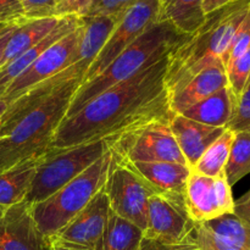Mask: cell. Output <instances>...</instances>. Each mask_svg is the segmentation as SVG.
Returning <instances> with one entry per match:
<instances>
[{
	"label": "cell",
	"mask_w": 250,
	"mask_h": 250,
	"mask_svg": "<svg viewBox=\"0 0 250 250\" xmlns=\"http://www.w3.org/2000/svg\"><path fill=\"white\" fill-rule=\"evenodd\" d=\"M81 21H82V17H61V20L56 24L55 28L48 36L44 37L39 43H37L36 45H33L28 50L24 51L23 54H21L14 61H11L10 63L5 65L4 67L0 68V98H1L6 88L11 84V82L15 78L19 77L27 67H29L39 58V55L43 54L49 46L53 45L54 43H56L62 37L67 36L75 28H77L81 24Z\"/></svg>",
	"instance_id": "obj_19"
},
{
	"label": "cell",
	"mask_w": 250,
	"mask_h": 250,
	"mask_svg": "<svg viewBox=\"0 0 250 250\" xmlns=\"http://www.w3.org/2000/svg\"><path fill=\"white\" fill-rule=\"evenodd\" d=\"M226 128L233 132L250 131V81L241 98L237 100L234 114Z\"/></svg>",
	"instance_id": "obj_31"
},
{
	"label": "cell",
	"mask_w": 250,
	"mask_h": 250,
	"mask_svg": "<svg viewBox=\"0 0 250 250\" xmlns=\"http://www.w3.org/2000/svg\"><path fill=\"white\" fill-rule=\"evenodd\" d=\"M81 34H82V21L77 28L49 46L29 67H27L19 77L15 78L1 95L2 99L10 104L29 88L59 75L73 65Z\"/></svg>",
	"instance_id": "obj_11"
},
{
	"label": "cell",
	"mask_w": 250,
	"mask_h": 250,
	"mask_svg": "<svg viewBox=\"0 0 250 250\" xmlns=\"http://www.w3.org/2000/svg\"><path fill=\"white\" fill-rule=\"evenodd\" d=\"M83 81L84 75H78L61 84L0 138V173L49 150L56 131L66 119L73 95Z\"/></svg>",
	"instance_id": "obj_3"
},
{
	"label": "cell",
	"mask_w": 250,
	"mask_h": 250,
	"mask_svg": "<svg viewBox=\"0 0 250 250\" xmlns=\"http://www.w3.org/2000/svg\"><path fill=\"white\" fill-rule=\"evenodd\" d=\"M109 150L107 138L66 149H49L42 158L24 202H43L92 166Z\"/></svg>",
	"instance_id": "obj_7"
},
{
	"label": "cell",
	"mask_w": 250,
	"mask_h": 250,
	"mask_svg": "<svg viewBox=\"0 0 250 250\" xmlns=\"http://www.w3.org/2000/svg\"><path fill=\"white\" fill-rule=\"evenodd\" d=\"M4 210H5V209H1V208H0V215L2 214V211H4Z\"/></svg>",
	"instance_id": "obj_42"
},
{
	"label": "cell",
	"mask_w": 250,
	"mask_h": 250,
	"mask_svg": "<svg viewBox=\"0 0 250 250\" xmlns=\"http://www.w3.org/2000/svg\"><path fill=\"white\" fill-rule=\"evenodd\" d=\"M50 249H51V248H50Z\"/></svg>",
	"instance_id": "obj_45"
},
{
	"label": "cell",
	"mask_w": 250,
	"mask_h": 250,
	"mask_svg": "<svg viewBox=\"0 0 250 250\" xmlns=\"http://www.w3.org/2000/svg\"><path fill=\"white\" fill-rule=\"evenodd\" d=\"M205 0H171L160 10L159 21H167L186 36L197 32L207 20Z\"/></svg>",
	"instance_id": "obj_24"
},
{
	"label": "cell",
	"mask_w": 250,
	"mask_h": 250,
	"mask_svg": "<svg viewBox=\"0 0 250 250\" xmlns=\"http://www.w3.org/2000/svg\"><path fill=\"white\" fill-rule=\"evenodd\" d=\"M170 127L176 143L190 168L226 129L224 127H212L199 124L180 114L172 115Z\"/></svg>",
	"instance_id": "obj_18"
},
{
	"label": "cell",
	"mask_w": 250,
	"mask_h": 250,
	"mask_svg": "<svg viewBox=\"0 0 250 250\" xmlns=\"http://www.w3.org/2000/svg\"><path fill=\"white\" fill-rule=\"evenodd\" d=\"M104 190L110 210L144 232L149 198L154 193L124 161L117 160L114 155Z\"/></svg>",
	"instance_id": "obj_8"
},
{
	"label": "cell",
	"mask_w": 250,
	"mask_h": 250,
	"mask_svg": "<svg viewBox=\"0 0 250 250\" xmlns=\"http://www.w3.org/2000/svg\"><path fill=\"white\" fill-rule=\"evenodd\" d=\"M94 1L95 0H56L54 16L84 17Z\"/></svg>",
	"instance_id": "obj_32"
},
{
	"label": "cell",
	"mask_w": 250,
	"mask_h": 250,
	"mask_svg": "<svg viewBox=\"0 0 250 250\" xmlns=\"http://www.w3.org/2000/svg\"><path fill=\"white\" fill-rule=\"evenodd\" d=\"M138 250H199V248L192 241L180 244H166L163 243V242L155 241V239H149L144 237L143 241L141 242V246H139Z\"/></svg>",
	"instance_id": "obj_35"
},
{
	"label": "cell",
	"mask_w": 250,
	"mask_h": 250,
	"mask_svg": "<svg viewBox=\"0 0 250 250\" xmlns=\"http://www.w3.org/2000/svg\"><path fill=\"white\" fill-rule=\"evenodd\" d=\"M60 20L61 17H45V19L26 20L20 23L5 46L0 61V68L39 43L44 37L48 36L55 28Z\"/></svg>",
	"instance_id": "obj_22"
},
{
	"label": "cell",
	"mask_w": 250,
	"mask_h": 250,
	"mask_svg": "<svg viewBox=\"0 0 250 250\" xmlns=\"http://www.w3.org/2000/svg\"><path fill=\"white\" fill-rule=\"evenodd\" d=\"M5 26V24H0V28H1V27H4Z\"/></svg>",
	"instance_id": "obj_43"
},
{
	"label": "cell",
	"mask_w": 250,
	"mask_h": 250,
	"mask_svg": "<svg viewBox=\"0 0 250 250\" xmlns=\"http://www.w3.org/2000/svg\"><path fill=\"white\" fill-rule=\"evenodd\" d=\"M120 19L106 16L82 17V34L75 55L76 62L92 63L97 58Z\"/></svg>",
	"instance_id": "obj_23"
},
{
	"label": "cell",
	"mask_w": 250,
	"mask_h": 250,
	"mask_svg": "<svg viewBox=\"0 0 250 250\" xmlns=\"http://www.w3.org/2000/svg\"><path fill=\"white\" fill-rule=\"evenodd\" d=\"M197 224L187 211L183 195L153 194L149 198L144 237L166 244L190 241Z\"/></svg>",
	"instance_id": "obj_10"
},
{
	"label": "cell",
	"mask_w": 250,
	"mask_h": 250,
	"mask_svg": "<svg viewBox=\"0 0 250 250\" xmlns=\"http://www.w3.org/2000/svg\"><path fill=\"white\" fill-rule=\"evenodd\" d=\"M250 173V131L234 132L229 160L225 167L227 182L233 187Z\"/></svg>",
	"instance_id": "obj_27"
},
{
	"label": "cell",
	"mask_w": 250,
	"mask_h": 250,
	"mask_svg": "<svg viewBox=\"0 0 250 250\" xmlns=\"http://www.w3.org/2000/svg\"><path fill=\"white\" fill-rule=\"evenodd\" d=\"M229 88L238 100L250 80V49L226 68Z\"/></svg>",
	"instance_id": "obj_28"
},
{
	"label": "cell",
	"mask_w": 250,
	"mask_h": 250,
	"mask_svg": "<svg viewBox=\"0 0 250 250\" xmlns=\"http://www.w3.org/2000/svg\"><path fill=\"white\" fill-rule=\"evenodd\" d=\"M229 85L226 67L222 61L204 68L190 78L185 85L168 95V104L172 114H182L205 98Z\"/></svg>",
	"instance_id": "obj_17"
},
{
	"label": "cell",
	"mask_w": 250,
	"mask_h": 250,
	"mask_svg": "<svg viewBox=\"0 0 250 250\" xmlns=\"http://www.w3.org/2000/svg\"><path fill=\"white\" fill-rule=\"evenodd\" d=\"M143 229L109 210L98 250H138Z\"/></svg>",
	"instance_id": "obj_25"
},
{
	"label": "cell",
	"mask_w": 250,
	"mask_h": 250,
	"mask_svg": "<svg viewBox=\"0 0 250 250\" xmlns=\"http://www.w3.org/2000/svg\"><path fill=\"white\" fill-rule=\"evenodd\" d=\"M50 248L51 250H88L84 248H80V247L63 243V242L58 241V239L55 238H50Z\"/></svg>",
	"instance_id": "obj_39"
},
{
	"label": "cell",
	"mask_w": 250,
	"mask_h": 250,
	"mask_svg": "<svg viewBox=\"0 0 250 250\" xmlns=\"http://www.w3.org/2000/svg\"><path fill=\"white\" fill-rule=\"evenodd\" d=\"M0 250H51L50 238L38 229L26 202L0 215Z\"/></svg>",
	"instance_id": "obj_13"
},
{
	"label": "cell",
	"mask_w": 250,
	"mask_h": 250,
	"mask_svg": "<svg viewBox=\"0 0 250 250\" xmlns=\"http://www.w3.org/2000/svg\"><path fill=\"white\" fill-rule=\"evenodd\" d=\"M236 104V98L227 85L180 115L207 126L226 128L233 116Z\"/></svg>",
	"instance_id": "obj_21"
},
{
	"label": "cell",
	"mask_w": 250,
	"mask_h": 250,
	"mask_svg": "<svg viewBox=\"0 0 250 250\" xmlns=\"http://www.w3.org/2000/svg\"><path fill=\"white\" fill-rule=\"evenodd\" d=\"M109 210V200L103 188L80 214L51 238L80 248L98 250Z\"/></svg>",
	"instance_id": "obj_14"
},
{
	"label": "cell",
	"mask_w": 250,
	"mask_h": 250,
	"mask_svg": "<svg viewBox=\"0 0 250 250\" xmlns=\"http://www.w3.org/2000/svg\"><path fill=\"white\" fill-rule=\"evenodd\" d=\"M168 62L170 53L85 103L63 120L49 149L110 138L142 120L173 115L165 85Z\"/></svg>",
	"instance_id": "obj_1"
},
{
	"label": "cell",
	"mask_w": 250,
	"mask_h": 250,
	"mask_svg": "<svg viewBox=\"0 0 250 250\" xmlns=\"http://www.w3.org/2000/svg\"><path fill=\"white\" fill-rule=\"evenodd\" d=\"M160 0H138L120 19L109 39L97 58L85 71L83 83L103 72L122 51L128 48L149 27L155 24L160 16Z\"/></svg>",
	"instance_id": "obj_9"
},
{
	"label": "cell",
	"mask_w": 250,
	"mask_h": 250,
	"mask_svg": "<svg viewBox=\"0 0 250 250\" xmlns=\"http://www.w3.org/2000/svg\"><path fill=\"white\" fill-rule=\"evenodd\" d=\"M124 163L153 190L154 194L183 195L188 178L192 175V168L187 164L172 161Z\"/></svg>",
	"instance_id": "obj_16"
},
{
	"label": "cell",
	"mask_w": 250,
	"mask_h": 250,
	"mask_svg": "<svg viewBox=\"0 0 250 250\" xmlns=\"http://www.w3.org/2000/svg\"><path fill=\"white\" fill-rule=\"evenodd\" d=\"M7 106H9V103L5 99H2V98H0V119H1V116L4 115V112L6 111Z\"/></svg>",
	"instance_id": "obj_40"
},
{
	"label": "cell",
	"mask_w": 250,
	"mask_h": 250,
	"mask_svg": "<svg viewBox=\"0 0 250 250\" xmlns=\"http://www.w3.org/2000/svg\"><path fill=\"white\" fill-rule=\"evenodd\" d=\"M19 24H5L4 27L0 28V61H1L2 53H4L7 42L11 38L12 33H14L15 29H16V27L19 26Z\"/></svg>",
	"instance_id": "obj_37"
},
{
	"label": "cell",
	"mask_w": 250,
	"mask_h": 250,
	"mask_svg": "<svg viewBox=\"0 0 250 250\" xmlns=\"http://www.w3.org/2000/svg\"><path fill=\"white\" fill-rule=\"evenodd\" d=\"M187 38L188 36L177 31L170 22L158 21L125 49L100 75L80 85L73 95L66 117L72 116L85 103L104 90L133 77L160 60Z\"/></svg>",
	"instance_id": "obj_4"
},
{
	"label": "cell",
	"mask_w": 250,
	"mask_h": 250,
	"mask_svg": "<svg viewBox=\"0 0 250 250\" xmlns=\"http://www.w3.org/2000/svg\"><path fill=\"white\" fill-rule=\"evenodd\" d=\"M249 9L250 0H238L208 14L203 26L171 50L165 78L168 95L198 72L221 61Z\"/></svg>",
	"instance_id": "obj_2"
},
{
	"label": "cell",
	"mask_w": 250,
	"mask_h": 250,
	"mask_svg": "<svg viewBox=\"0 0 250 250\" xmlns=\"http://www.w3.org/2000/svg\"><path fill=\"white\" fill-rule=\"evenodd\" d=\"M238 0H205L204 1V11L205 14H211V12L216 11V10L221 9V7L226 6V5L236 2Z\"/></svg>",
	"instance_id": "obj_38"
},
{
	"label": "cell",
	"mask_w": 250,
	"mask_h": 250,
	"mask_svg": "<svg viewBox=\"0 0 250 250\" xmlns=\"http://www.w3.org/2000/svg\"><path fill=\"white\" fill-rule=\"evenodd\" d=\"M44 154L26 159L0 173L1 209H7L24 202Z\"/></svg>",
	"instance_id": "obj_20"
},
{
	"label": "cell",
	"mask_w": 250,
	"mask_h": 250,
	"mask_svg": "<svg viewBox=\"0 0 250 250\" xmlns=\"http://www.w3.org/2000/svg\"><path fill=\"white\" fill-rule=\"evenodd\" d=\"M170 1H171V0H160V6H161V9H164V7H165L166 5H167Z\"/></svg>",
	"instance_id": "obj_41"
},
{
	"label": "cell",
	"mask_w": 250,
	"mask_h": 250,
	"mask_svg": "<svg viewBox=\"0 0 250 250\" xmlns=\"http://www.w3.org/2000/svg\"><path fill=\"white\" fill-rule=\"evenodd\" d=\"M233 214L250 226V190L238 200H234Z\"/></svg>",
	"instance_id": "obj_36"
},
{
	"label": "cell",
	"mask_w": 250,
	"mask_h": 250,
	"mask_svg": "<svg viewBox=\"0 0 250 250\" xmlns=\"http://www.w3.org/2000/svg\"><path fill=\"white\" fill-rule=\"evenodd\" d=\"M190 241L199 250H250V226L234 214L197 224Z\"/></svg>",
	"instance_id": "obj_15"
},
{
	"label": "cell",
	"mask_w": 250,
	"mask_h": 250,
	"mask_svg": "<svg viewBox=\"0 0 250 250\" xmlns=\"http://www.w3.org/2000/svg\"><path fill=\"white\" fill-rule=\"evenodd\" d=\"M21 2L24 20L55 17L54 10L56 0H21Z\"/></svg>",
	"instance_id": "obj_33"
},
{
	"label": "cell",
	"mask_w": 250,
	"mask_h": 250,
	"mask_svg": "<svg viewBox=\"0 0 250 250\" xmlns=\"http://www.w3.org/2000/svg\"><path fill=\"white\" fill-rule=\"evenodd\" d=\"M234 138V132L226 128L224 133L203 153L192 167V172L207 177L217 178L225 176V167L229 160V150Z\"/></svg>",
	"instance_id": "obj_26"
},
{
	"label": "cell",
	"mask_w": 250,
	"mask_h": 250,
	"mask_svg": "<svg viewBox=\"0 0 250 250\" xmlns=\"http://www.w3.org/2000/svg\"><path fill=\"white\" fill-rule=\"evenodd\" d=\"M111 161L112 154L109 149L92 166L58 192L43 202L29 205L32 216L44 236L48 238L55 236L92 202L104 188Z\"/></svg>",
	"instance_id": "obj_5"
},
{
	"label": "cell",
	"mask_w": 250,
	"mask_h": 250,
	"mask_svg": "<svg viewBox=\"0 0 250 250\" xmlns=\"http://www.w3.org/2000/svg\"><path fill=\"white\" fill-rule=\"evenodd\" d=\"M137 1L138 0H95L84 17L106 16L121 19Z\"/></svg>",
	"instance_id": "obj_30"
},
{
	"label": "cell",
	"mask_w": 250,
	"mask_h": 250,
	"mask_svg": "<svg viewBox=\"0 0 250 250\" xmlns=\"http://www.w3.org/2000/svg\"><path fill=\"white\" fill-rule=\"evenodd\" d=\"M183 198L188 214L195 224L234 212L232 187L227 182L226 176L211 178L192 172Z\"/></svg>",
	"instance_id": "obj_12"
},
{
	"label": "cell",
	"mask_w": 250,
	"mask_h": 250,
	"mask_svg": "<svg viewBox=\"0 0 250 250\" xmlns=\"http://www.w3.org/2000/svg\"><path fill=\"white\" fill-rule=\"evenodd\" d=\"M249 81H250V80H249Z\"/></svg>",
	"instance_id": "obj_44"
},
{
	"label": "cell",
	"mask_w": 250,
	"mask_h": 250,
	"mask_svg": "<svg viewBox=\"0 0 250 250\" xmlns=\"http://www.w3.org/2000/svg\"><path fill=\"white\" fill-rule=\"evenodd\" d=\"M23 21L21 0H0V24H19Z\"/></svg>",
	"instance_id": "obj_34"
},
{
	"label": "cell",
	"mask_w": 250,
	"mask_h": 250,
	"mask_svg": "<svg viewBox=\"0 0 250 250\" xmlns=\"http://www.w3.org/2000/svg\"><path fill=\"white\" fill-rule=\"evenodd\" d=\"M170 116L142 120L107 138L112 155L121 161L187 164L170 127Z\"/></svg>",
	"instance_id": "obj_6"
},
{
	"label": "cell",
	"mask_w": 250,
	"mask_h": 250,
	"mask_svg": "<svg viewBox=\"0 0 250 250\" xmlns=\"http://www.w3.org/2000/svg\"><path fill=\"white\" fill-rule=\"evenodd\" d=\"M250 49V9L248 14L246 15L244 20L239 27L237 28L233 38H232L229 46L227 48L226 53L222 56L221 61L225 67H229L231 63H233L237 59L241 58L247 50Z\"/></svg>",
	"instance_id": "obj_29"
}]
</instances>
